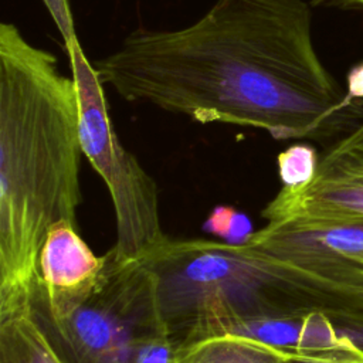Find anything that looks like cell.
Listing matches in <instances>:
<instances>
[{
	"label": "cell",
	"mask_w": 363,
	"mask_h": 363,
	"mask_svg": "<svg viewBox=\"0 0 363 363\" xmlns=\"http://www.w3.org/2000/svg\"><path fill=\"white\" fill-rule=\"evenodd\" d=\"M94 67L129 102L278 140H326L363 119L360 96L319 58L303 0H216L183 28L129 33Z\"/></svg>",
	"instance_id": "1"
},
{
	"label": "cell",
	"mask_w": 363,
	"mask_h": 363,
	"mask_svg": "<svg viewBox=\"0 0 363 363\" xmlns=\"http://www.w3.org/2000/svg\"><path fill=\"white\" fill-rule=\"evenodd\" d=\"M79 101V139L84 156L105 182L116 220V259H146L169 237L160 220L159 190L152 176L121 143L94 64L75 38L65 44Z\"/></svg>",
	"instance_id": "5"
},
{
	"label": "cell",
	"mask_w": 363,
	"mask_h": 363,
	"mask_svg": "<svg viewBox=\"0 0 363 363\" xmlns=\"http://www.w3.org/2000/svg\"><path fill=\"white\" fill-rule=\"evenodd\" d=\"M217 335L255 339L296 356L357 349L322 312L235 319L216 326L206 337Z\"/></svg>",
	"instance_id": "9"
},
{
	"label": "cell",
	"mask_w": 363,
	"mask_h": 363,
	"mask_svg": "<svg viewBox=\"0 0 363 363\" xmlns=\"http://www.w3.org/2000/svg\"><path fill=\"white\" fill-rule=\"evenodd\" d=\"M357 261H359V262H362V264H363V255H360V257H359V258H357Z\"/></svg>",
	"instance_id": "17"
},
{
	"label": "cell",
	"mask_w": 363,
	"mask_h": 363,
	"mask_svg": "<svg viewBox=\"0 0 363 363\" xmlns=\"http://www.w3.org/2000/svg\"><path fill=\"white\" fill-rule=\"evenodd\" d=\"M203 230L230 245H245L254 235L251 220L233 206H216L207 216Z\"/></svg>",
	"instance_id": "13"
},
{
	"label": "cell",
	"mask_w": 363,
	"mask_h": 363,
	"mask_svg": "<svg viewBox=\"0 0 363 363\" xmlns=\"http://www.w3.org/2000/svg\"><path fill=\"white\" fill-rule=\"evenodd\" d=\"M48 13L51 14L55 26L60 30V34L62 37L64 45L71 43L72 40L78 38L75 28H74V20L71 14V7L68 0H41Z\"/></svg>",
	"instance_id": "14"
},
{
	"label": "cell",
	"mask_w": 363,
	"mask_h": 363,
	"mask_svg": "<svg viewBox=\"0 0 363 363\" xmlns=\"http://www.w3.org/2000/svg\"><path fill=\"white\" fill-rule=\"evenodd\" d=\"M288 363H363V352L360 349H350L320 354H309L292 359Z\"/></svg>",
	"instance_id": "15"
},
{
	"label": "cell",
	"mask_w": 363,
	"mask_h": 363,
	"mask_svg": "<svg viewBox=\"0 0 363 363\" xmlns=\"http://www.w3.org/2000/svg\"><path fill=\"white\" fill-rule=\"evenodd\" d=\"M89 296L68 316L47 322L71 363H177L179 346L163 318L157 278L146 259L111 250Z\"/></svg>",
	"instance_id": "4"
},
{
	"label": "cell",
	"mask_w": 363,
	"mask_h": 363,
	"mask_svg": "<svg viewBox=\"0 0 363 363\" xmlns=\"http://www.w3.org/2000/svg\"><path fill=\"white\" fill-rule=\"evenodd\" d=\"M262 217L316 221L363 220V119L319 157L313 180L298 193H279Z\"/></svg>",
	"instance_id": "7"
},
{
	"label": "cell",
	"mask_w": 363,
	"mask_h": 363,
	"mask_svg": "<svg viewBox=\"0 0 363 363\" xmlns=\"http://www.w3.org/2000/svg\"><path fill=\"white\" fill-rule=\"evenodd\" d=\"M335 1L349 6V7H357V9L363 10V0H335Z\"/></svg>",
	"instance_id": "16"
},
{
	"label": "cell",
	"mask_w": 363,
	"mask_h": 363,
	"mask_svg": "<svg viewBox=\"0 0 363 363\" xmlns=\"http://www.w3.org/2000/svg\"><path fill=\"white\" fill-rule=\"evenodd\" d=\"M302 357L255 339L217 335L179 350L177 363H288Z\"/></svg>",
	"instance_id": "11"
},
{
	"label": "cell",
	"mask_w": 363,
	"mask_h": 363,
	"mask_svg": "<svg viewBox=\"0 0 363 363\" xmlns=\"http://www.w3.org/2000/svg\"><path fill=\"white\" fill-rule=\"evenodd\" d=\"M146 262L179 350L235 319L322 312L333 320L363 305L362 295L328 286L248 245L169 237Z\"/></svg>",
	"instance_id": "3"
},
{
	"label": "cell",
	"mask_w": 363,
	"mask_h": 363,
	"mask_svg": "<svg viewBox=\"0 0 363 363\" xmlns=\"http://www.w3.org/2000/svg\"><path fill=\"white\" fill-rule=\"evenodd\" d=\"M0 363H71L33 306L0 318Z\"/></svg>",
	"instance_id": "10"
},
{
	"label": "cell",
	"mask_w": 363,
	"mask_h": 363,
	"mask_svg": "<svg viewBox=\"0 0 363 363\" xmlns=\"http://www.w3.org/2000/svg\"><path fill=\"white\" fill-rule=\"evenodd\" d=\"M79 101L57 57L0 24V318L33 306L51 225L77 224Z\"/></svg>",
	"instance_id": "2"
},
{
	"label": "cell",
	"mask_w": 363,
	"mask_h": 363,
	"mask_svg": "<svg viewBox=\"0 0 363 363\" xmlns=\"http://www.w3.org/2000/svg\"><path fill=\"white\" fill-rule=\"evenodd\" d=\"M342 292L363 296V220L277 218L245 244Z\"/></svg>",
	"instance_id": "6"
},
{
	"label": "cell",
	"mask_w": 363,
	"mask_h": 363,
	"mask_svg": "<svg viewBox=\"0 0 363 363\" xmlns=\"http://www.w3.org/2000/svg\"><path fill=\"white\" fill-rule=\"evenodd\" d=\"M106 255H96L78 233L77 224L60 221L50 227L38 254L34 312L57 322L78 308L96 286Z\"/></svg>",
	"instance_id": "8"
},
{
	"label": "cell",
	"mask_w": 363,
	"mask_h": 363,
	"mask_svg": "<svg viewBox=\"0 0 363 363\" xmlns=\"http://www.w3.org/2000/svg\"><path fill=\"white\" fill-rule=\"evenodd\" d=\"M277 163L282 183L281 190L285 193H298L313 180L318 172L319 156L313 146L295 143L278 155Z\"/></svg>",
	"instance_id": "12"
}]
</instances>
